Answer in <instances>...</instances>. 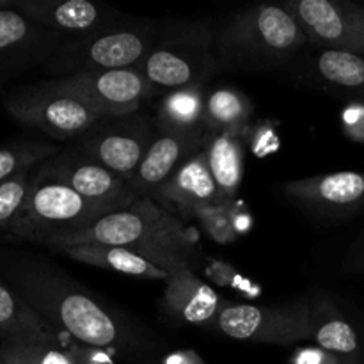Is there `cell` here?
<instances>
[{
    "label": "cell",
    "mask_w": 364,
    "mask_h": 364,
    "mask_svg": "<svg viewBox=\"0 0 364 364\" xmlns=\"http://www.w3.org/2000/svg\"><path fill=\"white\" fill-rule=\"evenodd\" d=\"M6 277L16 294L73 341L139 361L155 352V341L48 262L21 255L7 265Z\"/></svg>",
    "instance_id": "1"
},
{
    "label": "cell",
    "mask_w": 364,
    "mask_h": 364,
    "mask_svg": "<svg viewBox=\"0 0 364 364\" xmlns=\"http://www.w3.org/2000/svg\"><path fill=\"white\" fill-rule=\"evenodd\" d=\"M84 244L124 247L169 272L183 263L192 265L198 235L159 203L144 198L128 208L109 213L89 230L64 238L50 249Z\"/></svg>",
    "instance_id": "2"
},
{
    "label": "cell",
    "mask_w": 364,
    "mask_h": 364,
    "mask_svg": "<svg viewBox=\"0 0 364 364\" xmlns=\"http://www.w3.org/2000/svg\"><path fill=\"white\" fill-rule=\"evenodd\" d=\"M308 45L304 31L284 6L249 7L215 36L217 59L238 68L283 66Z\"/></svg>",
    "instance_id": "3"
},
{
    "label": "cell",
    "mask_w": 364,
    "mask_h": 364,
    "mask_svg": "<svg viewBox=\"0 0 364 364\" xmlns=\"http://www.w3.org/2000/svg\"><path fill=\"white\" fill-rule=\"evenodd\" d=\"M109 213L114 212L85 201L38 166L31 192L14 217L9 233L32 244L52 247L64 238L89 230Z\"/></svg>",
    "instance_id": "4"
},
{
    "label": "cell",
    "mask_w": 364,
    "mask_h": 364,
    "mask_svg": "<svg viewBox=\"0 0 364 364\" xmlns=\"http://www.w3.org/2000/svg\"><path fill=\"white\" fill-rule=\"evenodd\" d=\"M212 32L201 25H181L156 31L151 48L134 66L146 78L153 91L203 85L208 75L219 66V59L210 53L215 45Z\"/></svg>",
    "instance_id": "5"
},
{
    "label": "cell",
    "mask_w": 364,
    "mask_h": 364,
    "mask_svg": "<svg viewBox=\"0 0 364 364\" xmlns=\"http://www.w3.org/2000/svg\"><path fill=\"white\" fill-rule=\"evenodd\" d=\"M155 41V28H100L80 38L64 39L43 66L48 73L71 77L87 71L124 70L137 66Z\"/></svg>",
    "instance_id": "6"
},
{
    "label": "cell",
    "mask_w": 364,
    "mask_h": 364,
    "mask_svg": "<svg viewBox=\"0 0 364 364\" xmlns=\"http://www.w3.org/2000/svg\"><path fill=\"white\" fill-rule=\"evenodd\" d=\"M217 327L228 338L262 345H294L313 340L311 304L308 301L279 306L224 302Z\"/></svg>",
    "instance_id": "7"
},
{
    "label": "cell",
    "mask_w": 364,
    "mask_h": 364,
    "mask_svg": "<svg viewBox=\"0 0 364 364\" xmlns=\"http://www.w3.org/2000/svg\"><path fill=\"white\" fill-rule=\"evenodd\" d=\"M4 107L18 123L36 128L55 141L82 137L92 124L102 121L80 100L55 89L50 80L11 92L4 100Z\"/></svg>",
    "instance_id": "8"
},
{
    "label": "cell",
    "mask_w": 364,
    "mask_h": 364,
    "mask_svg": "<svg viewBox=\"0 0 364 364\" xmlns=\"http://www.w3.org/2000/svg\"><path fill=\"white\" fill-rule=\"evenodd\" d=\"M155 119L144 114H130L92 124L77 146L84 155L130 181L155 139Z\"/></svg>",
    "instance_id": "9"
},
{
    "label": "cell",
    "mask_w": 364,
    "mask_h": 364,
    "mask_svg": "<svg viewBox=\"0 0 364 364\" xmlns=\"http://www.w3.org/2000/svg\"><path fill=\"white\" fill-rule=\"evenodd\" d=\"M66 95L80 100L102 119H116L135 114L142 102L153 96V87L135 68L109 71H87L50 80Z\"/></svg>",
    "instance_id": "10"
},
{
    "label": "cell",
    "mask_w": 364,
    "mask_h": 364,
    "mask_svg": "<svg viewBox=\"0 0 364 364\" xmlns=\"http://www.w3.org/2000/svg\"><path fill=\"white\" fill-rule=\"evenodd\" d=\"M39 169L68 185L85 201L110 212H119L139 201V196L123 176L91 160L77 146L60 149L55 156L41 164Z\"/></svg>",
    "instance_id": "11"
},
{
    "label": "cell",
    "mask_w": 364,
    "mask_h": 364,
    "mask_svg": "<svg viewBox=\"0 0 364 364\" xmlns=\"http://www.w3.org/2000/svg\"><path fill=\"white\" fill-rule=\"evenodd\" d=\"M63 41L21 11L0 9V75L45 64Z\"/></svg>",
    "instance_id": "12"
},
{
    "label": "cell",
    "mask_w": 364,
    "mask_h": 364,
    "mask_svg": "<svg viewBox=\"0 0 364 364\" xmlns=\"http://www.w3.org/2000/svg\"><path fill=\"white\" fill-rule=\"evenodd\" d=\"M156 127V124H155ZM206 130L180 132L156 127L155 139L141 166L128 181L139 199L153 198L156 191L205 146Z\"/></svg>",
    "instance_id": "13"
},
{
    "label": "cell",
    "mask_w": 364,
    "mask_h": 364,
    "mask_svg": "<svg viewBox=\"0 0 364 364\" xmlns=\"http://www.w3.org/2000/svg\"><path fill=\"white\" fill-rule=\"evenodd\" d=\"M151 199L181 220L196 217V212L203 206L223 205L205 149L191 156Z\"/></svg>",
    "instance_id": "14"
},
{
    "label": "cell",
    "mask_w": 364,
    "mask_h": 364,
    "mask_svg": "<svg viewBox=\"0 0 364 364\" xmlns=\"http://www.w3.org/2000/svg\"><path fill=\"white\" fill-rule=\"evenodd\" d=\"M13 7L60 38H80L100 28L112 27L119 18V14L89 0H14Z\"/></svg>",
    "instance_id": "15"
},
{
    "label": "cell",
    "mask_w": 364,
    "mask_h": 364,
    "mask_svg": "<svg viewBox=\"0 0 364 364\" xmlns=\"http://www.w3.org/2000/svg\"><path fill=\"white\" fill-rule=\"evenodd\" d=\"M167 274L162 306L169 318L188 326H206L219 318L224 306L223 299L210 284L196 276L192 265L183 263Z\"/></svg>",
    "instance_id": "16"
},
{
    "label": "cell",
    "mask_w": 364,
    "mask_h": 364,
    "mask_svg": "<svg viewBox=\"0 0 364 364\" xmlns=\"http://www.w3.org/2000/svg\"><path fill=\"white\" fill-rule=\"evenodd\" d=\"M290 201L309 212H336L364 198V176L352 171L302 178L281 185Z\"/></svg>",
    "instance_id": "17"
},
{
    "label": "cell",
    "mask_w": 364,
    "mask_h": 364,
    "mask_svg": "<svg viewBox=\"0 0 364 364\" xmlns=\"http://www.w3.org/2000/svg\"><path fill=\"white\" fill-rule=\"evenodd\" d=\"M6 343H48L68 348L73 340L0 281V345Z\"/></svg>",
    "instance_id": "18"
},
{
    "label": "cell",
    "mask_w": 364,
    "mask_h": 364,
    "mask_svg": "<svg viewBox=\"0 0 364 364\" xmlns=\"http://www.w3.org/2000/svg\"><path fill=\"white\" fill-rule=\"evenodd\" d=\"M205 155L210 173L215 180L223 205L235 203L242 180H244V139L233 134H213L206 132Z\"/></svg>",
    "instance_id": "19"
},
{
    "label": "cell",
    "mask_w": 364,
    "mask_h": 364,
    "mask_svg": "<svg viewBox=\"0 0 364 364\" xmlns=\"http://www.w3.org/2000/svg\"><path fill=\"white\" fill-rule=\"evenodd\" d=\"M60 255L75 259V262L85 263V265L98 267V269L112 270V272L124 274L132 277H142V279H159L166 281L169 274L160 267L153 265L142 256L128 251L124 247L105 244H84L71 245V247L55 249Z\"/></svg>",
    "instance_id": "20"
},
{
    "label": "cell",
    "mask_w": 364,
    "mask_h": 364,
    "mask_svg": "<svg viewBox=\"0 0 364 364\" xmlns=\"http://www.w3.org/2000/svg\"><path fill=\"white\" fill-rule=\"evenodd\" d=\"M252 114V103L244 92L233 87H217L205 98L206 132L213 134L240 135L249 128Z\"/></svg>",
    "instance_id": "21"
},
{
    "label": "cell",
    "mask_w": 364,
    "mask_h": 364,
    "mask_svg": "<svg viewBox=\"0 0 364 364\" xmlns=\"http://www.w3.org/2000/svg\"><path fill=\"white\" fill-rule=\"evenodd\" d=\"M205 98L201 85L169 91L160 102L155 124L180 132L205 130Z\"/></svg>",
    "instance_id": "22"
},
{
    "label": "cell",
    "mask_w": 364,
    "mask_h": 364,
    "mask_svg": "<svg viewBox=\"0 0 364 364\" xmlns=\"http://www.w3.org/2000/svg\"><path fill=\"white\" fill-rule=\"evenodd\" d=\"M313 75L331 87H361L364 85V59L358 53L323 50L313 60Z\"/></svg>",
    "instance_id": "23"
},
{
    "label": "cell",
    "mask_w": 364,
    "mask_h": 364,
    "mask_svg": "<svg viewBox=\"0 0 364 364\" xmlns=\"http://www.w3.org/2000/svg\"><path fill=\"white\" fill-rule=\"evenodd\" d=\"M60 151L59 146L41 141H14L0 148V185L23 171L36 169Z\"/></svg>",
    "instance_id": "24"
},
{
    "label": "cell",
    "mask_w": 364,
    "mask_h": 364,
    "mask_svg": "<svg viewBox=\"0 0 364 364\" xmlns=\"http://www.w3.org/2000/svg\"><path fill=\"white\" fill-rule=\"evenodd\" d=\"M313 316V340L322 350L333 355H350L358 350V336L354 329L345 320L336 318L333 313H327L322 306L311 308Z\"/></svg>",
    "instance_id": "25"
},
{
    "label": "cell",
    "mask_w": 364,
    "mask_h": 364,
    "mask_svg": "<svg viewBox=\"0 0 364 364\" xmlns=\"http://www.w3.org/2000/svg\"><path fill=\"white\" fill-rule=\"evenodd\" d=\"M0 364H78L68 348L48 343L0 345Z\"/></svg>",
    "instance_id": "26"
},
{
    "label": "cell",
    "mask_w": 364,
    "mask_h": 364,
    "mask_svg": "<svg viewBox=\"0 0 364 364\" xmlns=\"http://www.w3.org/2000/svg\"><path fill=\"white\" fill-rule=\"evenodd\" d=\"M34 171H23L0 185V231H9L14 217L23 206L34 181Z\"/></svg>",
    "instance_id": "27"
},
{
    "label": "cell",
    "mask_w": 364,
    "mask_h": 364,
    "mask_svg": "<svg viewBox=\"0 0 364 364\" xmlns=\"http://www.w3.org/2000/svg\"><path fill=\"white\" fill-rule=\"evenodd\" d=\"M196 219L199 220L206 235L213 238L217 244H231L237 240L238 233L235 230L233 217H231V203L203 206L196 212Z\"/></svg>",
    "instance_id": "28"
},
{
    "label": "cell",
    "mask_w": 364,
    "mask_h": 364,
    "mask_svg": "<svg viewBox=\"0 0 364 364\" xmlns=\"http://www.w3.org/2000/svg\"><path fill=\"white\" fill-rule=\"evenodd\" d=\"M206 274H208V276L212 277L217 284H220V287L237 288V290L242 291L245 297H249L247 287H251V284H249L247 281H245L244 277H242L240 274L233 269V267L228 265V263L210 262Z\"/></svg>",
    "instance_id": "29"
},
{
    "label": "cell",
    "mask_w": 364,
    "mask_h": 364,
    "mask_svg": "<svg viewBox=\"0 0 364 364\" xmlns=\"http://www.w3.org/2000/svg\"><path fill=\"white\" fill-rule=\"evenodd\" d=\"M242 139H247L252 146V151L259 156L269 155L277 148V135L270 124H259V127H249L242 134Z\"/></svg>",
    "instance_id": "30"
},
{
    "label": "cell",
    "mask_w": 364,
    "mask_h": 364,
    "mask_svg": "<svg viewBox=\"0 0 364 364\" xmlns=\"http://www.w3.org/2000/svg\"><path fill=\"white\" fill-rule=\"evenodd\" d=\"M68 350H70L71 355L77 359L78 364H114L112 352L103 350V348L87 347V345L73 341V343L68 347Z\"/></svg>",
    "instance_id": "31"
},
{
    "label": "cell",
    "mask_w": 364,
    "mask_h": 364,
    "mask_svg": "<svg viewBox=\"0 0 364 364\" xmlns=\"http://www.w3.org/2000/svg\"><path fill=\"white\" fill-rule=\"evenodd\" d=\"M345 132L354 141L364 142V107L350 105L343 110Z\"/></svg>",
    "instance_id": "32"
},
{
    "label": "cell",
    "mask_w": 364,
    "mask_h": 364,
    "mask_svg": "<svg viewBox=\"0 0 364 364\" xmlns=\"http://www.w3.org/2000/svg\"><path fill=\"white\" fill-rule=\"evenodd\" d=\"M294 364H341L336 355L316 348H302L294 355Z\"/></svg>",
    "instance_id": "33"
},
{
    "label": "cell",
    "mask_w": 364,
    "mask_h": 364,
    "mask_svg": "<svg viewBox=\"0 0 364 364\" xmlns=\"http://www.w3.org/2000/svg\"><path fill=\"white\" fill-rule=\"evenodd\" d=\"M156 364H206L196 350H176L164 355Z\"/></svg>",
    "instance_id": "34"
}]
</instances>
